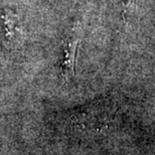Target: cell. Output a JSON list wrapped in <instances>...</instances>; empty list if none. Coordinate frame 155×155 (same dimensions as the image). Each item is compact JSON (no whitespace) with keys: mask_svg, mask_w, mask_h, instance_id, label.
Segmentation results:
<instances>
[{"mask_svg":"<svg viewBox=\"0 0 155 155\" xmlns=\"http://www.w3.org/2000/svg\"><path fill=\"white\" fill-rule=\"evenodd\" d=\"M66 61H64V74L67 76L73 75L75 73V61H76V51L78 48V40L71 42L69 45Z\"/></svg>","mask_w":155,"mask_h":155,"instance_id":"6da1fadb","label":"cell"}]
</instances>
